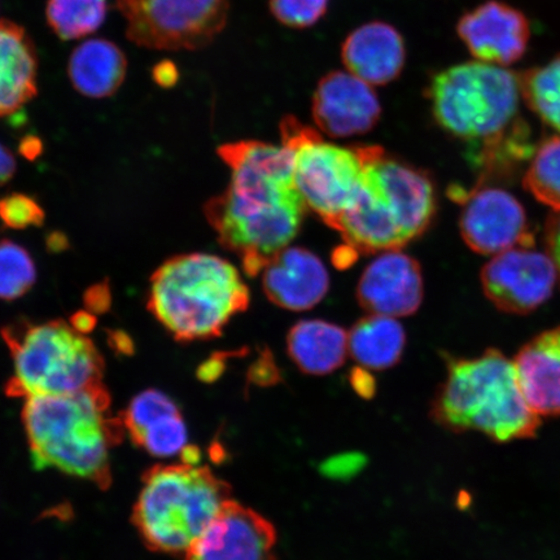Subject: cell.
I'll return each instance as SVG.
<instances>
[{
  "mask_svg": "<svg viewBox=\"0 0 560 560\" xmlns=\"http://www.w3.org/2000/svg\"><path fill=\"white\" fill-rule=\"evenodd\" d=\"M219 156L231 180L207 202L206 217L222 247L255 277L303 225L307 207L293 180L292 152L283 144L242 140L221 145Z\"/></svg>",
  "mask_w": 560,
  "mask_h": 560,
  "instance_id": "cell-1",
  "label": "cell"
},
{
  "mask_svg": "<svg viewBox=\"0 0 560 560\" xmlns=\"http://www.w3.org/2000/svg\"><path fill=\"white\" fill-rule=\"evenodd\" d=\"M21 419L35 468L109 488L110 453L126 432L121 417L112 415L104 383L72 395L26 398Z\"/></svg>",
  "mask_w": 560,
  "mask_h": 560,
  "instance_id": "cell-2",
  "label": "cell"
},
{
  "mask_svg": "<svg viewBox=\"0 0 560 560\" xmlns=\"http://www.w3.org/2000/svg\"><path fill=\"white\" fill-rule=\"evenodd\" d=\"M446 377L431 405V417L454 433L479 432L494 443L537 436L541 417L530 409L514 360L499 349L474 359L446 355Z\"/></svg>",
  "mask_w": 560,
  "mask_h": 560,
  "instance_id": "cell-3",
  "label": "cell"
},
{
  "mask_svg": "<svg viewBox=\"0 0 560 560\" xmlns=\"http://www.w3.org/2000/svg\"><path fill=\"white\" fill-rule=\"evenodd\" d=\"M250 295L233 264L207 254L180 255L153 272L147 307L175 340L217 338Z\"/></svg>",
  "mask_w": 560,
  "mask_h": 560,
  "instance_id": "cell-4",
  "label": "cell"
},
{
  "mask_svg": "<svg viewBox=\"0 0 560 560\" xmlns=\"http://www.w3.org/2000/svg\"><path fill=\"white\" fill-rule=\"evenodd\" d=\"M427 97L441 129L465 142L486 147L488 160L520 135V74L482 61L464 62L432 77Z\"/></svg>",
  "mask_w": 560,
  "mask_h": 560,
  "instance_id": "cell-5",
  "label": "cell"
},
{
  "mask_svg": "<svg viewBox=\"0 0 560 560\" xmlns=\"http://www.w3.org/2000/svg\"><path fill=\"white\" fill-rule=\"evenodd\" d=\"M132 523L153 551L186 555L231 500V488L207 466L158 465L143 476Z\"/></svg>",
  "mask_w": 560,
  "mask_h": 560,
  "instance_id": "cell-6",
  "label": "cell"
},
{
  "mask_svg": "<svg viewBox=\"0 0 560 560\" xmlns=\"http://www.w3.org/2000/svg\"><path fill=\"white\" fill-rule=\"evenodd\" d=\"M2 336L13 361L9 396H65L103 383L100 350L66 320H20L4 327Z\"/></svg>",
  "mask_w": 560,
  "mask_h": 560,
  "instance_id": "cell-7",
  "label": "cell"
},
{
  "mask_svg": "<svg viewBox=\"0 0 560 560\" xmlns=\"http://www.w3.org/2000/svg\"><path fill=\"white\" fill-rule=\"evenodd\" d=\"M282 144L292 152L293 180L307 208L335 229L359 191L363 170L360 147L325 142L318 131L287 116L280 124Z\"/></svg>",
  "mask_w": 560,
  "mask_h": 560,
  "instance_id": "cell-8",
  "label": "cell"
},
{
  "mask_svg": "<svg viewBox=\"0 0 560 560\" xmlns=\"http://www.w3.org/2000/svg\"><path fill=\"white\" fill-rule=\"evenodd\" d=\"M132 44L158 51H196L225 30L230 0H117Z\"/></svg>",
  "mask_w": 560,
  "mask_h": 560,
  "instance_id": "cell-9",
  "label": "cell"
},
{
  "mask_svg": "<svg viewBox=\"0 0 560 560\" xmlns=\"http://www.w3.org/2000/svg\"><path fill=\"white\" fill-rule=\"evenodd\" d=\"M480 282L482 292L497 310L527 315L552 296L558 272L546 252L515 247L501 252L486 264Z\"/></svg>",
  "mask_w": 560,
  "mask_h": 560,
  "instance_id": "cell-10",
  "label": "cell"
},
{
  "mask_svg": "<svg viewBox=\"0 0 560 560\" xmlns=\"http://www.w3.org/2000/svg\"><path fill=\"white\" fill-rule=\"evenodd\" d=\"M363 174L394 214L406 241L417 240L431 226L438 205L435 186L423 171L387 155L382 147H360Z\"/></svg>",
  "mask_w": 560,
  "mask_h": 560,
  "instance_id": "cell-11",
  "label": "cell"
},
{
  "mask_svg": "<svg viewBox=\"0 0 560 560\" xmlns=\"http://www.w3.org/2000/svg\"><path fill=\"white\" fill-rule=\"evenodd\" d=\"M459 231L467 247L485 256L535 244L522 202L499 187L481 186L466 194Z\"/></svg>",
  "mask_w": 560,
  "mask_h": 560,
  "instance_id": "cell-12",
  "label": "cell"
},
{
  "mask_svg": "<svg viewBox=\"0 0 560 560\" xmlns=\"http://www.w3.org/2000/svg\"><path fill=\"white\" fill-rule=\"evenodd\" d=\"M277 530L266 517L229 500L185 560H277Z\"/></svg>",
  "mask_w": 560,
  "mask_h": 560,
  "instance_id": "cell-13",
  "label": "cell"
},
{
  "mask_svg": "<svg viewBox=\"0 0 560 560\" xmlns=\"http://www.w3.org/2000/svg\"><path fill=\"white\" fill-rule=\"evenodd\" d=\"M457 34L476 60L508 68L527 52L530 26L515 7L488 0L459 19Z\"/></svg>",
  "mask_w": 560,
  "mask_h": 560,
  "instance_id": "cell-14",
  "label": "cell"
},
{
  "mask_svg": "<svg viewBox=\"0 0 560 560\" xmlns=\"http://www.w3.org/2000/svg\"><path fill=\"white\" fill-rule=\"evenodd\" d=\"M313 118L325 135L348 138L366 135L382 116V105L369 83L352 73L335 70L314 91Z\"/></svg>",
  "mask_w": 560,
  "mask_h": 560,
  "instance_id": "cell-15",
  "label": "cell"
},
{
  "mask_svg": "<svg viewBox=\"0 0 560 560\" xmlns=\"http://www.w3.org/2000/svg\"><path fill=\"white\" fill-rule=\"evenodd\" d=\"M355 295L369 314L408 317L422 305V269L416 258L401 249L382 252L362 272Z\"/></svg>",
  "mask_w": 560,
  "mask_h": 560,
  "instance_id": "cell-16",
  "label": "cell"
},
{
  "mask_svg": "<svg viewBox=\"0 0 560 560\" xmlns=\"http://www.w3.org/2000/svg\"><path fill=\"white\" fill-rule=\"evenodd\" d=\"M262 287L272 304L285 311L304 312L325 299L330 277L313 252L285 247L266 264Z\"/></svg>",
  "mask_w": 560,
  "mask_h": 560,
  "instance_id": "cell-17",
  "label": "cell"
},
{
  "mask_svg": "<svg viewBox=\"0 0 560 560\" xmlns=\"http://www.w3.org/2000/svg\"><path fill=\"white\" fill-rule=\"evenodd\" d=\"M120 417L126 436L153 457L170 458L186 451L184 417L177 404L163 392L150 389L136 396Z\"/></svg>",
  "mask_w": 560,
  "mask_h": 560,
  "instance_id": "cell-18",
  "label": "cell"
},
{
  "mask_svg": "<svg viewBox=\"0 0 560 560\" xmlns=\"http://www.w3.org/2000/svg\"><path fill=\"white\" fill-rule=\"evenodd\" d=\"M341 59L350 73L369 85H388L402 73L405 40L394 25L371 21L348 35L341 46Z\"/></svg>",
  "mask_w": 560,
  "mask_h": 560,
  "instance_id": "cell-19",
  "label": "cell"
},
{
  "mask_svg": "<svg viewBox=\"0 0 560 560\" xmlns=\"http://www.w3.org/2000/svg\"><path fill=\"white\" fill-rule=\"evenodd\" d=\"M350 249L376 254L401 249L408 244L400 226L365 175L335 229Z\"/></svg>",
  "mask_w": 560,
  "mask_h": 560,
  "instance_id": "cell-20",
  "label": "cell"
},
{
  "mask_svg": "<svg viewBox=\"0 0 560 560\" xmlns=\"http://www.w3.org/2000/svg\"><path fill=\"white\" fill-rule=\"evenodd\" d=\"M514 363L530 409L541 418H560V326L532 338Z\"/></svg>",
  "mask_w": 560,
  "mask_h": 560,
  "instance_id": "cell-21",
  "label": "cell"
},
{
  "mask_svg": "<svg viewBox=\"0 0 560 560\" xmlns=\"http://www.w3.org/2000/svg\"><path fill=\"white\" fill-rule=\"evenodd\" d=\"M38 93V54L31 35L0 20V118L16 114Z\"/></svg>",
  "mask_w": 560,
  "mask_h": 560,
  "instance_id": "cell-22",
  "label": "cell"
},
{
  "mask_svg": "<svg viewBox=\"0 0 560 560\" xmlns=\"http://www.w3.org/2000/svg\"><path fill=\"white\" fill-rule=\"evenodd\" d=\"M128 59L114 42L103 38L89 39L77 46L70 55L68 75L80 94L103 100L122 86Z\"/></svg>",
  "mask_w": 560,
  "mask_h": 560,
  "instance_id": "cell-23",
  "label": "cell"
},
{
  "mask_svg": "<svg viewBox=\"0 0 560 560\" xmlns=\"http://www.w3.org/2000/svg\"><path fill=\"white\" fill-rule=\"evenodd\" d=\"M287 352L304 374H331L347 360L348 332L330 322L300 320L287 336Z\"/></svg>",
  "mask_w": 560,
  "mask_h": 560,
  "instance_id": "cell-24",
  "label": "cell"
},
{
  "mask_svg": "<svg viewBox=\"0 0 560 560\" xmlns=\"http://www.w3.org/2000/svg\"><path fill=\"white\" fill-rule=\"evenodd\" d=\"M406 332L396 318L369 314L348 332L349 353L368 370H387L400 362Z\"/></svg>",
  "mask_w": 560,
  "mask_h": 560,
  "instance_id": "cell-25",
  "label": "cell"
},
{
  "mask_svg": "<svg viewBox=\"0 0 560 560\" xmlns=\"http://www.w3.org/2000/svg\"><path fill=\"white\" fill-rule=\"evenodd\" d=\"M522 100L540 120L560 135V54L520 74Z\"/></svg>",
  "mask_w": 560,
  "mask_h": 560,
  "instance_id": "cell-26",
  "label": "cell"
},
{
  "mask_svg": "<svg viewBox=\"0 0 560 560\" xmlns=\"http://www.w3.org/2000/svg\"><path fill=\"white\" fill-rule=\"evenodd\" d=\"M108 0H47L46 20L62 40L88 37L104 24Z\"/></svg>",
  "mask_w": 560,
  "mask_h": 560,
  "instance_id": "cell-27",
  "label": "cell"
},
{
  "mask_svg": "<svg viewBox=\"0 0 560 560\" xmlns=\"http://www.w3.org/2000/svg\"><path fill=\"white\" fill-rule=\"evenodd\" d=\"M523 186L541 205L560 210V135L546 138L530 159Z\"/></svg>",
  "mask_w": 560,
  "mask_h": 560,
  "instance_id": "cell-28",
  "label": "cell"
},
{
  "mask_svg": "<svg viewBox=\"0 0 560 560\" xmlns=\"http://www.w3.org/2000/svg\"><path fill=\"white\" fill-rule=\"evenodd\" d=\"M37 279V269L30 252L21 245L0 242V300L12 301L30 292Z\"/></svg>",
  "mask_w": 560,
  "mask_h": 560,
  "instance_id": "cell-29",
  "label": "cell"
},
{
  "mask_svg": "<svg viewBox=\"0 0 560 560\" xmlns=\"http://www.w3.org/2000/svg\"><path fill=\"white\" fill-rule=\"evenodd\" d=\"M330 0H269L271 15L291 30H307L327 13Z\"/></svg>",
  "mask_w": 560,
  "mask_h": 560,
  "instance_id": "cell-30",
  "label": "cell"
},
{
  "mask_svg": "<svg viewBox=\"0 0 560 560\" xmlns=\"http://www.w3.org/2000/svg\"><path fill=\"white\" fill-rule=\"evenodd\" d=\"M0 221L7 228L24 230L44 225L45 212L31 196L11 194L0 199Z\"/></svg>",
  "mask_w": 560,
  "mask_h": 560,
  "instance_id": "cell-31",
  "label": "cell"
},
{
  "mask_svg": "<svg viewBox=\"0 0 560 560\" xmlns=\"http://www.w3.org/2000/svg\"><path fill=\"white\" fill-rule=\"evenodd\" d=\"M545 252L555 262L560 285V210H555L546 220L544 229Z\"/></svg>",
  "mask_w": 560,
  "mask_h": 560,
  "instance_id": "cell-32",
  "label": "cell"
},
{
  "mask_svg": "<svg viewBox=\"0 0 560 560\" xmlns=\"http://www.w3.org/2000/svg\"><path fill=\"white\" fill-rule=\"evenodd\" d=\"M83 303H85L86 310L95 315L108 312L112 304V293L107 280L90 287L83 295Z\"/></svg>",
  "mask_w": 560,
  "mask_h": 560,
  "instance_id": "cell-33",
  "label": "cell"
},
{
  "mask_svg": "<svg viewBox=\"0 0 560 560\" xmlns=\"http://www.w3.org/2000/svg\"><path fill=\"white\" fill-rule=\"evenodd\" d=\"M152 77L159 86L170 89L178 82L179 72L173 61L164 60L153 68Z\"/></svg>",
  "mask_w": 560,
  "mask_h": 560,
  "instance_id": "cell-34",
  "label": "cell"
},
{
  "mask_svg": "<svg viewBox=\"0 0 560 560\" xmlns=\"http://www.w3.org/2000/svg\"><path fill=\"white\" fill-rule=\"evenodd\" d=\"M352 385L357 394L369 398L375 394L374 377L369 375L366 371L357 369L352 375Z\"/></svg>",
  "mask_w": 560,
  "mask_h": 560,
  "instance_id": "cell-35",
  "label": "cell"
},
{
  "mask_svg": "<svg viewBox=\"0 0 560 560\" xmlns=\"http://www.w3.org/2000/svg\"><path fill=\"white\" fill-rule=\"evenodd\" d=\"M16 172V160L12 153L0 143V186L9 182Z\"/></svg>",
  "mask_w": 560,
  "mask_h": 560,
  "instance_id": "cell-36",
  "label": "cell"
},
{
  "mask_svg": "<svg viewBox=\"0 0 560 560\" xmlns=\"http://www.w3.org/2000/svg\"><path fill=\"white\" fill-rule=\"evenodd\" d=\"M70 325L81 334H89L94 330L96 326V317L94 313L86 311L77 312L70 317Z\"/></svg>",
  "mask_w": 560,
  "mask_h": 560,
  "instance_id": "cell-37",
  "label": "cell"
},
{
  "mask_svg": "<svg viewBox=\"0 0 560 560\" xmlns=\"http://www.w3.org/2000/svg\"><path fill=\"white\" fill-rule=\"evenodd\" d=\"M42 151H44V145H42L40 139L37 137H26L20 144L21 155L27 160L37 159Z\"/></svg>",
  "mask_w": 560,
  "mask_h": 560,
  "instance_id": "cell-38",
  "label": "cell"
},
{
  "mask_svg": "<svg viewBox=\"0 0 560 560\" xmlns=\"http://www.w3.org/2000/svg\"><path fill=\"white\" fill-rule=\"evenodd\" d=\"M48 249L52 252L65 250L68 247V240L61 233H54L47 240Z\"/></svg>",
  "mask_w": 560,
  "mask_h": 560,
  "instance_id": "cell-39",
  "label": "cell"
},
{
  "mask_svg": "<svg viewBox=\"0 0 560 560\" xmlns=\"http://www.w3.org/2000/svg\"><path fill=\"white\" fill-rule=\"evenodd\" d=\"M112 342H115L116 348H120L122 352H128L131 349V341L128 336L121 332L112 334Z\"/></svg>",
  "mask_w": 560,
  "mask_h": 560,
  "instance_id": "cell-40",
  "label": "cell"
}]
</instances>
